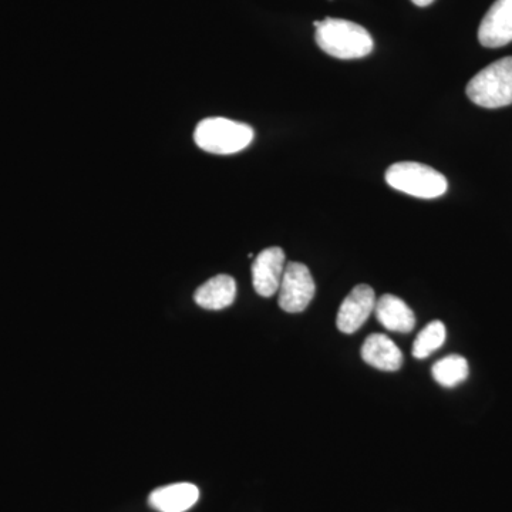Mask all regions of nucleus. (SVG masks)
I'll return each instance as SVG.
<instances>
[{
  "mask_svg": "<svg viewBox=\"0 0 512 512\" xmlns=\"http://www.w3.org/2000/svg\"><path fill=\"white\" fill-rule=\"evenodd\" d=\"M316 43L336 59H362L373 52L375 42L363 26L345 19L326 18L319 22Z\"/></svg>",
  "mask_w": 512,
  "mask_h": 512,
  "instance_id": "nucleus-1",
  "label": "nucleus"
},
{
  "mask_svg": "<svg viewBox=\"0 0 512 512\" xmlns=\"http://www.w3.org/2000/svg\"><path fill=\"white\" fill-rule=\"evenodd\" d=\"M468 99L484 109L512 104V56L485 67L467 84Z\"/></svg>",
  "mask_w": 512,
  "mask_h": 512,
  "instance_id": "nucleus-2",
  "label": "nucleus"
},
{
  "mask_svg": "<svg viewBox=\"0 0 512 512\" xmlns=\"http://www.w3.org/2000/svg\"><path fill=\"white\" fill-rule=\"evenodd\" d=\"M195 144L211 154L239 153L254 140V130L248 124L214 117L200 121L194 133Z\"/></svg>",
  "mask_w": 512,
  "mask_h": 512,
  "instance_id": "nucleus-3",
  "label": "nucleus"
},
{
  "mask_svg": "<svg viewBox=\"0 0 512 512\" xmlns=\"http://www.w3.org/2000/svg\"><path fill=\"white\" fill-rule=\"evenodd\" d=\"M386 183L394 190L423 200H433L446 194L447 178L439 171L421 163L404 161L390 165L386 171Z\"/></svg>",
  "mask_w": 512,
  "mask_h": 512,
  "instance_id": "nucleus-4",
  "label": "nucleus"
},
{
  "mask_svg": "<svg viewBox=\"0 0 512 512\" xmlns=\"http://www.w3.org/2000/svg\"><path fill=\"white\" fill-rule=\"evenodd\" d=\"M316 285L308 266L301 262L286 264L281 286H279V306L288 313H301L308 308L315 296Z\"/></svg>",
  "mask_w": 512,
  "mask_h": 512,
  "instance_id": "nucleus-5",
  "label": "nucleus"
},
{
  "mask_svg": "<svg viewBox=\"0 0 512 512\" xmlns=\"http://www.w3.org/2000/svg\"><path fill=\"white\" fill-rule=\"evenodd\" d=\"M376 295L372 286L360 284L352 289L340 305L336 325L343 333H355L362 328L376 308Z\"/></svg>",
  "mask_w": 512,
  "mask_h": 512,
  "instance_id": "nucleus-6",
  "label": "nucleus"
},
{
  "mask_svg": "<svg viewBox=\"0 0 512 512\" xmlns=\"http://www.w3.org/2000/svg\"><path fill=\"white\" fill-rule=\"evenodd\" d=\"M286 268L284 249L266 248L256 256L252 264V282L258 295L271 298L278 293Z\"/></svg>",
  "mask_w": 512,
  "mask_h": 512,
  "instance_id": "nucleus-7",
  "label": "nucleus"
},
{
  "mask_svg": "<svg viewBox=\"0 0 512 512\" xmlns=\"http://www.w3.org/2000/svg\"><path fill=\"white\" fill-rule=\"evenodd\" d=\"M478 40L484 47L497 49L512 42V0H497L478 28Z\"/></svg>",
  "mask_w": 512,
  "mask_h": 512,
  "instance_id": "nucleus-8",
  "label": "nucleus"
},
{
  "mask_svg": "<svg viewBox=\"0 0 512 512\" xmlns=\"http://www.w3.org/2000/svg\"><path fill=\"white\" fill-rule=\"evenodd\" d=\"M362 359L382 372H397L403 365L402 350L386 335H370L362 346Z\"/></svg>",
  "mask_w": 512,
  "mask_h": 512,
  "instance_id": "nucleus-9",
  "label": "nucleus"
},
{
  "mask_svg": "<svg viewBox=\"0 0 512 512\" xmlns=\"http://www.w3.org/2000/svg\"><path fill=\"white\" fill-rule=\"evenodd\" d=\"M200 491L194 484L180 483L157 488L148 497V504L158 512H185L194 507Z\"/></svg>",
  "mask_w": 512,
  "mask_h": 512,
  "instance_id": "nucleus-10",
  "label": "nucleus"
},
{
  "mask_svg": "<svg viewBox=\"0 0 512 512\" xmlns=\"http://www.w3.org/2000/svg\"><path fill=\"white\" fill-rule=\"evenodd\" d=\"M375 315L384 328L392 332L409 333L416 326V316L410 306L390 293L377 299Z\"/></svg>",
  "mask_w": 512,
  "mask_h": 512,
  "instance_id": "nucleus-11",
  "label": "nucleus"
},
{
  "mask_svg": "<svg viewBox=\"0 0 512 512\" xmlns=\"http://www.w3.org/2000/svg\"><path fill=\"white\" fill-rule=\"evenodd\" d=\"M235 296H237L235 279L229 275H217L197 289L194 299L201 308L208 311H221L234 303Z\"/></svg>",
  "mask_w": 512,
  "mask_h": 512,
  "instance_id": "nucleus-12",
  "label": "nucleus"
},
{
  "mask_svg": "<svg viewBox=\"0 0 512 512\" xmlns=\"http://www.w3.org/2000/svg\"><path fill=\"white\" fill-rule=\"evenodd\" d=\"M468 373H470V367H468L467 360L458 355L444 357V359L434 363L433 369H431L433 379L440 386L448 387V389L467 380Z\"/></svg>",
  "mask_w": 512,
  "mask_h": 512,
  "instance_id": "nucleus-13",
  "label": "nucleus"
},
{
  "mask_svg": "<svg viewBox=\"0 0 512 512\" xmlns=\"http://www.w3.org/2000/svg\"><path fill=\"white\" fill-rule=\"evenodd\" d=\"M446 338V326L440 320H434L421 330L416 340H414L413 356L416 359H426L444 345Z\"/></svg>",
  "mask_w": 512,
  "mask_h": 512,
  "instance_id": "nucleus-14",
  "label": "nucleus"
},
{
  "mask_svg": "<svg viewBox=\"0 0 512 512\" xmlns=\"http://www.w3.org/2000/svg\"><path fill=\"white\" fill-rule=\"evenodd\" d=\"M414 5L420 6V8H426V6H430L434 0H412Z\"/></svg>",
  "mask_w": 512,
  "mask_h": 512,
  "instance_id": "nucleus-15",
  "label": "nucleus"
}]
</instances>
